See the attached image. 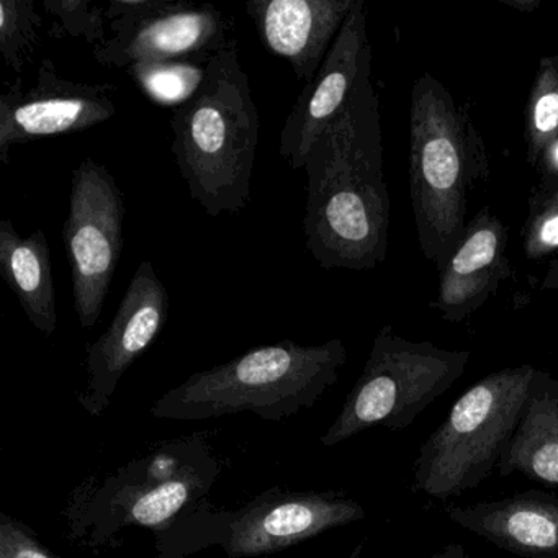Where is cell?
Wrapping results in <instances>:
<instances>
[{"label": "cell", "mask_w": 558, "mask_h": 558, "mask_svg": "<svg viewBox=\"0 0 558 558\" xmlns=\"http://www.w3.org/2000/svg\"><path fill=\"white\" fill-rule=\"evenodd\" d=\"M372 57L371 47L348 104L319 136L303 169L308 178L303 233L323 269L371 270L387 259L390 195Z\"/></svg>", "instance_id": "6da1fadb"}, {"label": "cell", "mask_w": 558, "mask_h": 558, "mask_svg": "<svg viewBox=\"0 0 558 558\" xmlns=\"http://www.w3.org/2000/svg\"><path fill=\"white\" fill-rule=\"evenodd\" d=\"M410 194L424 257L442 266L470 221V198L489 178V158L469 106L429 73L411 90Z\"/></svg>", "instance_id": "7a4b0ae2"}, {"label": "cell", "mask_w": 558, "mask_h": 558, "mask_svg": "<svg viewBox=\"0 0 558 558\" xmlns=\"http://www.w3.org/2000/svg\"><path fill=\"white\" fill-rule=\"evenodd\" d=\"M171 151L192 198L210 217L240 214L251 201L260 120L238 40L218 51L194 97L172 110Z\"/></svg>", "instance_id": "3957f363"}, {"label": "cell", "mask_w": 558, "mask_h": 558, "mask_svg": "<svg viewBox=\"0 0 558 558\" xmlns=\"http://www.w3.org/2000/svg\"><path fill=\"white\" fill-rule=\"evenodd\" d=\"M348 362L341 339L318 345L286 341L259 345L240 357L197 372L151 408L158 420L205 421L253 413L267 421L312 408L338 381Z\"/></svg>", "instance_id": "277c9868"}, {"label": "cell", "mask_w": 558, "mask_h": 558, "mask_svg": "<svg viewBox=\"0 0 558 558\" xmlns=\"http://www.w3.org/2000/svg\"><path fill=\"white\" fill-rule=\"evenodd\" d=\"M534 372V365L522 364L473 384L421 444L413 492L447 501L485 482L518 427Z\"/></svg>", "instance_id": "5b68a950"}, {"label": "cell", "mask_w": 558, "mask_h": 558, "mask_svg": "<svg viewBox=\"0 0 558 558\" xmlns=\"http://www.w3.org/2000/svg\"><path fill=\"white\" fill-rule=\"evenodd\" d=\"M220 469L202 437L172 440L77 493L71 525L94 545L129 525L162 531L210 493Z\"/></svg>", "instance_id": "8992f818"}, {"label": "cell", "mask_w": 558, "mask_h": 558, "mask_svg": "<svg viewBox=\"0 0 558 558\" xmlns=\"http://www.w3.org/2000/svg\"><path fill=\"white\" fill-rule=\"evenodd\" d=\"M365 518L354 499L335 492L269 489L238 511L195 506L158 534L159 558H182L220 545L230 558L259 557Z\"/></svg>", "instance_id": "52a82bcc"}, {"label": "cell", "mask_w": 558, "mask_h": 558, "mask_svg": "<svg viewBox=\"0 0 558 558\" xmlns=\"http://www.w3.org/2000/svg\"><path fill=\"white\" fill-rule=\"evenodd\" d=\"M469 362V351L410 341L390 325L381 326L361 377L319 440L332 447L374 426L407 429L465 374Z\"/></svg>", "instance_id": "ba28073f"}, {"label": "cell", "mask_w": 558, "mask_h": 558, "mask_svg": "<svg viewBox=\"0 0 558 558\" xmlns=\"http://www.w3.org/2000/svg\"><path fill=\"white\" fill-rule=\"evenodd\" d=\"M123 192L109 169L86 158L73 172L63 240L73 276L74 308L81 326L102 315L123 250Z\"/></svg>", "instance_id": "9c48e42d"}, {"label": "cell", "mask_w": 558, "mask_h": 558, "mask_svg": "<svg viewBox=\"0 0 558 558\" xmlns=\"http://www.w3.org/2000/svg\"><path fill=\"white\" fill-rule=\"evenodd\" d=\"M116 93L113 84L64 80L53 61H41L34 86L17 77L0 96V162H11L12 146L73 135L112 119Z\"/></svg>", "instance_id": "30bf717a"}, {"label": "cell", "mask_w": 558, "mask_h": 558, "mask_svg": "<svg viewBox=\"0 0 558 558\" xmlns=\"http://www.w3.org/2000/svg\"><path fill=\"white\" fill-rule=\"evenodd\" d=\"M234 28V19L214 4L166 0L146 17L109 25L112 37L94 48L93 57L102 66L119 70L161 61L208 63L236 40Z\"/></svg>", "instance_id": "8fae6325"}, {"label": "cell", "mask_w": 558, "mask_h": 558, "mask_svg": "<svg viewBox=\"0 0 558 558\" xmlns=\"http://www.w3.org/2000/svg\"><path fill=\"white\" fill-rule=\"evenodd\" d=\"M169 306L165 283L143 260L109 328L87 348V385L77 400L90 416L106 413L125 372L161 335Z\"/></svg>", "instance_id": "7c38bea8"}, {"label": "cell", "mask_w": 558, "mask_h": 558, "mask_svg": "<svg viewBox=\"0 0 558 558\" xmlns=\"http://www.w3.org/2000/svg\"><path fill=\"white\" fill-rule=\"evenodd\" d=\"M371 47L367 8L364 0H355L354 9L345 19L322 68L305 84L283 123L279 155L293 171L305 169L313 146L344 109Z\"/></svg>", "instance_id": "4fadbf2b"}, {"label": "cell", "mask_w": 558, "mask_h": 558, "mask_svg": "<svg viewBox=\"0 0 558 558\" xmlns=\"http://www.w3.org/2000/svg\"><path fill=\"white\" fill-rule=\"evenodd\" d=\"M508 227L488 207L473 217L462 240L439 272L437 296L429 303L446 322L459 323L478 312L512 274Z\"/></svg>", "instance_id": "5bb4252c"}, {"label": "cell", "mask_w": 558, "mask_h": 558, "mask_svg": "<svg viewBox=\"0 0 558 558\" xmlns=\"http://www.w3.org/2000/svg\"><path fill=\"white\" fill-rule=\"evenodd\" d=\"M355 0H251L244 4L260 44L310 83L331 50Z\"/></svg>", "instance_id": "9a60e30c"}, {"label": "cell", "mask_w": 558, "mask_h": 558, "mask_svg": "<svg viewBox=\"0 0 558 558\" xmlns=\"http://www.w3.org/2000/svg\"><path fill=\"white\" fill-rule=\"evenodd\" d=\"M447 518L522 558H558V489H527L501 499L446 506Z\"/></svg>", "instance_id": "2e32d148"}, {"label": "cell", "mask_w": 558, "mask_h": 558, "mask_svg": "<svg viewBox=\"0 0 558 558\" xmlns=\"http://www.w3.org/2000/svg\"><path fill=\"white\" fill-rule=\"evenodd\" d=\"M499 476L519 473L558 489V380L535 368L521 420L499 459Z\"/></svg>", "instance_id": "e0dca14e"}, {"label": "cell", "mask_w": 558, "mask_h": 558, "mask_svg": "<svg viewBox=\"0 0 558 558\" xmlns=\"http://www.w3.org/2000/svg\"><path fill=\"white\" fill-rule=\"evenodd\" d=\"M0 274L17 296L32 325L51 336L57 331V299L50 246L44 231L21 236L11 220L0 221Z\"/></svg>", "instance_id": "ac0fdd59"}, {"label": "cell", "mask_w": 558, "mask_h": 558, "mask_svg": "<svg viewBox=\"0 0 558 558\" xmlns=\"http://www.w3.org/2000/svg\"><path fill=\"white\" fill-rule=\"evenodd\" d=\"M558 136V54L538 61L525 106L524 138L527 162L537 169Z\"/></svg>", "instance_id": "d6986e66"}, {"label": "cell", "mask_w": 558, "mask_h": 558, "mask_svg": "<svg viewBox=\"0 0 558 558\" xmlns=\"http://www.w3.org/2000/svg\"><path fill=\"white\" fill-rule=\"evenodd\" d=\"M207 64L198 61L142 63L126 70L133 83L153 102L179 109L197 94L207 76Z\"/></svg>", "instance_id": "ffe728a7"}, {"label": "cell", "mask_w": 558, "mask_h": 558, "mask_svg": "<svg viewBox=\"0 0 558 558\" xmlns=\"http://www.w3.org/2000/svg\"><path fill=\"white\" fill-rule=\"evenodd\" d=\"M44 19L34 0H0V53L14 73L22 74L40 45Z\"/></svg>", "instance_id": "44dd1931"}, {"label": "cell", "mask_w": 558, "mask_h": 558, "mask_svg": "<svg viewBox=\"0 0 558 558\" xmlns=\"http://www.w3.org/2000/svg\"><path fill=\"white\" fill-rule=\"evenodd\" d=\"M522 246L532 263L558 256V181L538 182L529 197Z\"/></svg>", "instance_id": "7402d4cb"}, {"label": "cell", "mask_w": 558, "mask_h": 558, "mask_svg": "<svg viewBox=\"0 0 558 558\" xmlns=\"http://www.w3.org/2000/svg\"><path fill=\"white\" fill-rule=\"evenodd\" d=\"M47 14L57 19V25L48 32L53 38H84L89 45L106 44L107 9L106 5L90 0H45Z\"/></svg>", "instance_id": "603a6c76"}, {"label": "cell", "mask_w": 558, "mask_h": 558, "mask_svg": "<svg viewBox=\"0 0 558 558\" xmlns=\"http://www.w3.org/2000/svg\"><path fill=\"white\" fill-rule=\"evenodd\" d=\"M0 558H58L17 519L0 514Z\"/></svg>", "instance_id": "cb8c5ba5"}, {"label": "cell", "mask_w": 558, "mask_h": 558, "mask_svg": "<svg viewBox=\"0 0 558 558\" xmlns=\"http://www.w3.org/2000/svg\"><path fill=\"white\" fill-rule=\"evenodd\" d=\"M165 4L166 0H110L106 5L107 22L113 25L136 21L159 11Z\"/></svg>", "instance_id": "d4e9b609"}, {"label": "cell", "mask_w": 558, "mask_h": 558, "mask_svg": "<svg viewBox=\"0 0 558 558\" xmlns=\"http://www.w3.org/2000/svg\"><path fill=\"white\" fill-rule=\"evenodd\" d=\"M537 172L541 174V181H558V136L542 156Z\"/></svg>", "instance_id": "484cf974"}, {"label": "cell", "mask_w": 558, "mask_h": 558, "mask_svg": "<svg viewBox=\"0 0 558 558\" xmlns=\"http://www.w3.org/2000/svg\"><path fill=\"white\" fill-rule=\"evenodd\" d=\"M499 4L521 12V14H534L541 9L542 0H499Z\"/></svg>", "instance_id": "4316f807"}, {"label": "cell", "mask_w": 558, "mask_h": 558, "mask_svg": "<svg viewBox=\"0 0 558 558\" xmlns=\"http://www.w3.org/2000/svg\"><path fill=\"white\" fill-rule=\"evenodd\" d=\"M429 558H482L473 557L469 554L462 544H447L446 547L440 548L436 554L430 555Z\"/></svg>", "instance_id": "83f0119b"}, {"label": "cell", "mask_w": 558, "mask_h": 558, "mask_svg": "<svg viewBox=\"0 0 558 558\" xmlns=\"http://www.w3.org/2000/svg\"><path fill=\"white\" fill-rule=\"evenodd\" d=\"M542 290H557L558 289V256L550 260L547 274L542 280Z\"/></svg>", "instance_id": "f1b7e54d"}, {"label": "cell", "mask_w": 558, "mask_h": 558, "mask_svg": "<svg viewBox=\"0 0 558 558\" xmlns=\"http://www.w3.org/2000/svg\"><path fill=\"white\" fill-rule=\"evenodd\" d=\"M362 557V544H359L357 547H355V550L352 551L351 557L349 558H361Z\"/></svg>", "instance_id": "f546056e"}]
</instances>
